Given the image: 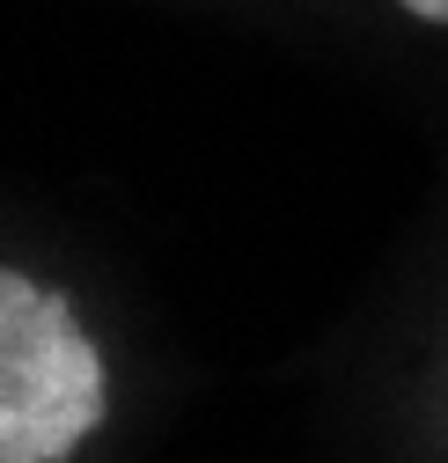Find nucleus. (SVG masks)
<instances>
[{
	"label": "nucleus",
	"mask_w": 448,
	"mask_h": 463,
	"mask_svg": "<svg viewBox=\"0 0 448 463\" xmlns=\"http://www.w3.org/2000/svg\"><path fill=\"white\" fill-rule=\"evenodd\" d=\"M103 420V361L51 287L0 272V463H60Z\"/></svg>",
	"instance_id": "nucleus-1"
},
{
	"label": "nucleus",
	"mask_w": 448,
	"mask_h": 463,
	"mask_svg": "<svg viewBox=\"0 0 448 463\" xmlns=\"http://www.w3.org/2000/svg\"><path fill=\"white\" fill-rule=\"evenodd\" d=\"M412 15H426V23H448V0H405Z\"/></svg>",
	"instance_id": "nucleus-2"
}]
</instances>
